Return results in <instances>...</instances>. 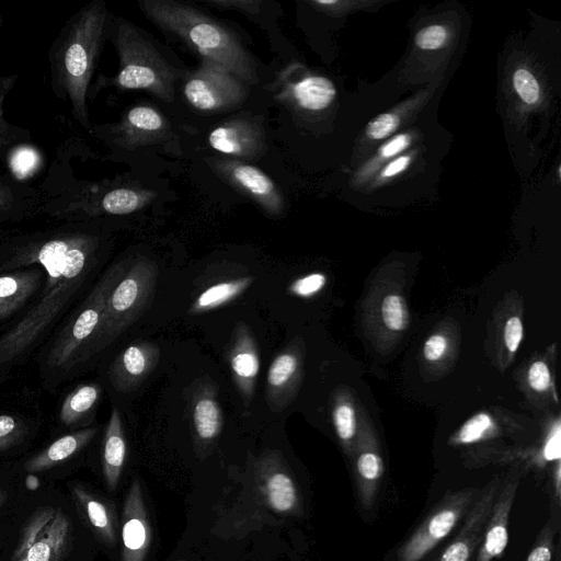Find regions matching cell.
Wrapping results in <instances>:
<instances>
[{
	"label": "cell",
	"mask_w": 561,
	"mask_h": 561,
	"mask_svg": "<svg viewBox=\"0 0 561 561\" xmlns=\"http://www.w3.org/2000/svg\"><path fill=\"white\" fill-rule=\"evenodd\" d=\"M183 93L192 107L204 113L234 108L248 96L245 82L222 67L205 60L185 79Z\"/></svg>",
	"instance_id": "9"
},
{
	"label": "cell",
	"mask_w": 561,
	"mask_h": 561,
	"mask_svg": "<svg viewBox=\"0 0 561 561\" xmlns=\"http://www.w3.org/2000/svg\"><path fill=\"white\" fill-rule=\"evenodd\" d=\"M383 323L390 329L400 331L407 324V311L404 300L398 295H388L381 305Z\"/></svg>",
	"instance_id": "32"
},
{
	"label": "cell",
	"mask_w": 561,
	"mask_h": 561,
	"mask_svg": "<svg viewBox=\"0 0 561 561\" xmlns=\"http://www.w3.org/2000/svg\"><path fill=\"white\" fill-rule=\"evenodd\" d=\"M5 501V494L4 492L0 489V507L3 505Z\"/></svg>",
	"instance_id": "49"
},
{
	"label": "cell",
	"mask_w": 561,
	"mask_h": 561,
	"mask_svg": "<svg viewBox=\"0 0 561 561\" xmlns=\"http://www.w3.org/2000/svg\"><path fill=\"white\" fill-rule=\"evenodd\" d=\"M138 3L148 20L180 38L203 60L222 67L245 83L257 81L251 54L224 24L174 0H141Z\"/></svg>",
	"instance_id": "4"
},
{
	"label": "cell",
	"mask_w": 561,
	"mask_h": 561,
	"mask_svg": "<svg viewBox=\"0 0 561 561\" xmlns=\"http://www.w3.org/2000/svg\"><path fill=\"white\" fill-rule=\"evenodd\" d=\"M399 123V117L396 114H381L369 122L366 127V135L370 139L386 138L398 128Z\"/></svg>",
	"instance_id": "39"
},
{
	"label": "cell",
	"mask_w": 561,
	"mask_h": 561,
	"mask_svg": "<svg viewBox=\"0 0 561 561\" xmlns=\"http://www.w3.org/2000/svg\"><path fill=\"white\" fill-rule=\"evenodd\" d=\"M160 359V347L149 341L129 344L114 358L108 379L118 392L137 390L153 373Z\"/></svg>",
	"instance_id": "19"
},
{
	"label": "cell",
	"mask_w": 561,
	"mask_h": 561,
	"mask_svg": "<svg viewBox=\"0 0 561 561\" xmlns=\"http://www.w3.org/2000/svg\"><path fill=\"white\" fill-rule=\"evenodd\" d=\"M282 81V98L306 111H321L328 107L336 95L335 85L324 77L306 76L291 81L283 76Z\"/></svg>",
	"instance_id": "24"
},
{
	"label": "cell",
	"mask_w": 561,
	"mask_h": 561,
	"mask_svg": "<svg viewBox=\"0 0 561 561\" xmlns=\"http://www.w3.org/2000/svg\"><path fill=\"white\" fill-rule=\"evenodd\" d=\"M513 84L525 103L535 104L538 102L540 88L531 72L523 68L517 69L513 75Z\"/></svg>",
	"instance_id": "35"
},
{
	"label": "cell",
	"mask_w": 561,
	"mask_h": 561,
	"mask_svg": "<svg viewBox=\"0 0 561 561\" xmlns=\"http://www.w3.org/2000/svg\"><path fill=\"white\" fill-rule=\"evenodd\" d=\"M528 382L537 391L546 390L550 385V371L543 362H535L528 370Z\"/></svg>",
	"instance_id": "41"
},
{
	"label": "cell",
	"mask_w": 561,
	"mask_h": 561,
	"mask_svg": "<svg viewBox=\"0 0 561 561\" xmlns=\"http://www.w3.org/2000/svg\"><path fill=\"white\" fill-rule=\"evenodd\" d=\"M501 485L495 478L479 492L465 515V523L455 540L445 549L438 561H470L477 546L481 543L485 523Z\"/></svg>",
	"instance_id": "18"
},
{
	"label": "cell",
	"mask_w": 561,
	"mask_h": 561,
	"mask_svg": "<svg viewBox=\"0 0 561 561\" xmlns=\"http://www.w3.org/2000/svg\"><path fill=\"white\" fill-rule=\"evenodd\" d=\"M25 486L30 491H35L39 486V479L34 473H28L25 479Z\"/></svg>",
	"instance_id": "48"
},
{
	"label": "cell",
	"mask_w": 561,
	"mask_h": 561,
	"mask_svg": "<svg viewBox=\"0 0 561 561\" xmlns=\"http://www.w3.org/2000/svg\"><path fill=\"white\" fill-rule=\"evenodd\" d=\"M43 203L44 196L37 187L0 169V231L9 224L41 216Z\"/></svg>",
	"instance_id": "21"
},
{
	"label": "cell",
	"mask_w": 561,
	"mask_h": 561,
	"mask_svg": "<svg viewBox=\"0 0 561 561\" xmlns=\"http://www.w3.org/2000/svg\"><path fill=\"white\" fill-rule=\"evenodd\" d=\"M185 402L194 448L203 459L210 454L224 428L217 385L206 376L195 379L185 390Z\"/></svg>",
	"instance_id": "12"
},
{
	"label": "cell",
	"mask_w": 561,
	"mask_h": 561,
	"mask_svg": "<svg viewBox=\"0 0 561 561\" xmlns=\"http://www.w3.org/2000/svg\"><path fill=\"white\" fill-rule=\"evenodd\" d=\"M254 282L247 275L214 284L203 290L188 309L190 314H201L217 309L240 297Z\"/></svg>",
	"instance_id": "28"
},
{
	"label": "cell",
	"mask_w": 561,
	"mask_h": 561,
	"mask_svg": "<svg viewBox=\"0 0 561 561\" xmlns=\"http://www.w3.org/2000/svg\"><path fill=\"white\" fill-rule=\"evenodd\" d=\"M216 172L242 194L260 205L267 214L284 211L285 198L273 180L259 168L237 159H217Z\"/></svg>",
	"instance_id": "14"
},
{
	"label": "cell",
	"mask_w": 561,
	"mask_h": 561,
	"mask_svg": "<svg viewBox=\"0 0 561 561\" xmlns=\"http://www.w3.org/2000/svg\"><path fill=\"white\" fill-rule=\"evenodd\" d=\"M558 525L559 523L556 516L551 517L545 524L526 561H551Z\"/></svg>",
	"instance_id": "31"
},
{
	"label": "cell",
	"mask_w": 561,
	"mask_h": 561,
	"mask_svg": "<svg viewBox=\"0 0 561 561\" xmlns=\"http://www.w3.org/2000/svg\"><path fill=\"white\" fill-rule=\"evenodd\" d=\"M325 283V275L311 273L291 282L288 286V293L297 297L308 298L320 291Z\"/></svg>",
	"instance_id": "37"
},
{
	"label": "cell",
	"mask_w": 561,
	"mask_h": 561,
	"mask_svg": "<svg viewBox=\"0 0 561 561\" xmlns=\"http://www.w3.org/2000/svg\"><path fill=\"white\" fill-rule=\"evenodd\" d=\"M127 444L121 412L113 407L107 422L102 448V471L110 491H115L126 460Z\"/></svg>",
	"instance_id": "26"
},
{
	"label": "cell",
	"mask_w": 561,
	"mask_h": 561,
	"mask_svg": "<svg viewBox=\"0 0 561 561\" xmlns=\"http://www.w3.org/2000/svg\"><path fill=\"white\" fill-rule=\"evenodd\" d=\"M11 174H32L41 164L42 156L31 144L22 145L13 149L7 157Z\"/></svg>",
	"instance_id": "30"
},
{
	"label": "cell",
	"mask_w": 561,
	"mask_h": 561,
	"mask_svg": "<svg viewBox=\"0 0 561 561\" xmlns=\"http://www.w3.org/2000/svg\"><path fill=\"white\" fill-rule=\"evenodd\" d=\"M448 31L442 25H431L422 28L415 36L416 45L422 49H437L445 45Z\"/></svg>",
	"instance_id": "38"
},
{
	"label": "cell",
	"mask_w": 561,
	"mask_h": 561,
	"mask_svg": "<svg viewBox=\"0 0 561 561\" xmlns=\"http://www.w3.org/2000/svg\"><path fill=\"white\" fill-rule=\"evenodd\" d=\"M207 140L215 151L237 160L257 159L266 151L264 129L252 118L227 119L210 130Z\"/></svg>",
	"instance_id": "15"
},
{
	"label": "cell",
	"mask_w": 561,
	"mask_h": 561,
	"mask_svg": "<svg viewBox=\"0 0 561 561\" xmlns=\"http://www.w3.org/2000/svg\"><path fill=\"white\" fill-rule=\"evenodd\" d=\"M232 497L218 510L217 536L241 539L266 525L302 515V499L283 454L265 449L249 454Z\"/></svg>",
	"instance_id": "2"
},
{
	"label": "cell",
	"mask_w": 561,
	"mask_h": 561,
	"mask_svg": "<svg viewBox=\"0 0 561 561\" xmlns=\"http://www.w3.org/2000/svg\"><path fill=\"white\" fill-rule=\"evenodd\" d=\"M561 456V432L558 425L543 447V457L547 461L559 460Z\"/></svg>",
	"instance_id": "44"
},
{
	"label": "cell",
	"mask_w": 561,
	"mask_h": 561,
	"mask_svg": "<svg viewBox=\"0 0 561 561\" xmlns=\"http://www.w3.org/2000/svg\"><path fill=\"white\" fill-rule=\"evenodd\" d=\"M158 276L154 261L140 255L130 257L125 273L108 296L100 327L87 345L79 368L108 347L149 309Z\"/></svg>",
	"instance_id": "7"
},
{
	"label": "cell",
	"mask_w": 561,
	"mask_h": 561,
	"mask_svg": "<svg viewBox=\"0 0 561 561\" xmlns=\"http://www.w3.org/2000/svg\"><path fill=\"white\" fill-rule=\"evenodd\" d=\"M517 488V476L501 483L485 523L476 561H493L503 554L508 543V519Z\"/></svg>",
	"instance_id": "20"
},
{
	"label": "cell",
	"mask_w": 561,
	"mask_h": 561,
	"mask_svg": "<svg viewBox=\"0 0 561 561\" xmlns=\"http://www.w3.org/2000/svg\"><path fill=\"white\" fill-rule=\"evenodd\" d=\"M19 80V75H0V159L7 158L19 146L32 142L27 128L14 125L4 117V102Z\"/></svg>",
	"instance_id": "29"
},
{
	"label": "cell",
	"mask_w": 561,
	"mask_h": 561,
	"mask_svg": "<svg viewBox=\"0 0 561 561\" xmlns=\"http://www.w3.org/2000/svg\"><path fill=\"white\" fill-rule=\"evenodd\" d=\"M304 345L291 339L273 358L265 382V401L271 412L284 411L295 399L302 377Z\"/></svg>",
	"instance_id": "13"
},
{
	"label": "cell",
	"mask_w": 561,
	"mask_h": 561,
	"mask_svg": "<svg viewBox=\"0 0 561 561\" xmlns=\"http://www.w3.org/2000/svg\"><path fill=\"white\" fill-rule=\"evenodd\" d=\"M479 492L477 488L447 492L399 548L398 561H420L424 558L467 514Z\"/></svg>",
	"instance_id": "8"
},
{
	"label": "cell",
	"mask_w": 561,
	"mask_h": 561,
	"mask_svg": "<svg viewBox=\"0 0 561 561\" xmlns=\"http://www.w3.org/2000/svg\"><path fill=\"white\" fill-rule=\"evenodd\" d=\"M130 257L112 264L71 309L61 327L43 347L38 366L43 386L56 389L78 371L80 358L94 336L111 291L125 273Z\"/></svg>",
	"instance_id": "5"
},
{
	"label": "cell",
	"mask_w": 561,
	"mask_h": 561,
	"mask_svg": "<svg viewBox=\"0 0 561 561\" xmlns=\"http://www.w3.org/2000/svg\"><path fill=\"white\" fill-rule=\"evenodd\" d=\"M447 348V341L442 335H432L424 344V356L428 360H437Z\"/></svg>",
	"instance_id": "43"
},
{
	"label": "cell",
	"mask_w": 561,
	"mask_h": 561,
	"mask_svg": "<svg viewBox=\"0 0 561 561\" xmlns=\"http://www.w3.org/2000/svg\"><path fill=\"white\" fill-rule=\"evenodd\" d=\"M111 245L105 219L60 221L0 231V274L39 265L45 283L25 312L0 334V376L22 364L70 311Z\"/></svg>",
	"instance_id": "1"
},
{
	"label": "cell",
	"mask_w": 561,
	"mask_h": 561,
	"mask_svg": "<svg viewBox=\"0 0 561 561\" xmlns=\"http://www.w3.org/2000/svg\"><path fill=\"white\" fill-rule=\"evenodd\" d=\"M410 163V158L408 156L399 157L396 160L391 161L382 171L381 175L383 178H391L404 171Z\"/></svg>",
	"instance_id": "46"
},
{
	"label": "cell",
	"mask_w": 561,
	"mask_h": 561,
	"mask_svg": "<svg viewBox=\"0 0 561 561\" xmlns=\"http://www.w3.org/2000/svg\"><path fill=\"white\" fill-rule=\"evenodd\" d=\"M25 424L11 414H0V451H3L23 438Z\"/></svg>",
	"instance_id": "34"
},
{
	"label": "cell",
	"mask_w": 561,
	"mask_h": 561,
	"mask_svg": "<svg viewBox=\"0 0 561 561\" xmlns=\"http://www.w3.org/2000/svg\"><path fill=\"white\" fill-rule=\"evenodd\" d=\"M72 537L71 520L54 506L36 508L22 527L19 542L28 561H64Z\"/></svg>",
	"instance_id": "10"
},
{
	"label": "cell",
	"mask_w": 561,
	"mask_h": 561,
	"mask_svg": "<svg viewBox=\"0 0 561 561\" xmlns=\"http://www.w3.org/2000/svg\"><path fill=\"white\" fill-rule=\"evenodd\" d=\"M112 15L104 0L90 1L66 21L47 53L53 93L70 105L72 117L90 134L88 93Z\"/></svg>",
	"instance_id": "3"
},
{
	"label": "cell",
	"mask_w": 561,
	"mask_h": 561,
	"mask_svg": "<svg viewBox=\"0 0 561 561\" xmlns=\"http://www.w3.org/2000/svg\"><path fill=\"white\" fill-rule=\"evenodd\" d=\"M96 427H83L68 433L24 463L27 473H37L50 469L81 451L96 435Z\"/></svg>",
	"instance_id": "25"
},
{
	"label": "cell",
	"mask_w": 561,
	"mask_h": 561,
	"mask_svg": "<svg viewBox=\"0 0 561 561\" xmlns=\"http://www.w3.org/2000/svg\"><path fill=\"white\" fill-rule=\"evenodd\" d=\"M227 360L232 381L244 408H248L255 393L260 351L251 328L243 321H238L233 328L227 348Z\"/></svg>",
	"instance_id": "17"
},
{
	"label": "cell",
	"mask_w": 561,
	"mask_h": 561,
	"mask_svg": "<svg viewBox=\"0 0 561 561\" xmlns=\"http://www.w3.org/2000/svg\"><path fill=\"white\" fill-rule=\"evenodd\" d=\"M102 387L96 382H84L73 388L64 399L59 421L67 427L88 425L101 399Z\"/></svg>",
	"instance_id": "27"
},
{
	"label": "cell",
	"mask_w": 561,
	"mask_h": 561,
	"mask_svg": "<svg viewBox=\"0 0 561 561\" xmlns=\"http://www.w3.org/2000/svg\"><path fill=\"white\" fill-rule=\"evenodd\" d=\"M108 38L118 56V71L112 78H98L90 85L88 100L110 85L121 90H144L167 103L174 100L178 71L138 27L112 15Z\"/></svg>",
	"instance_id": "6"
},
{
	"label": "cell",
	"mask_w": 561,
	"mask_h": 561,
	"mask_svg": "<svg viewBox=\"0 0 561 561\" xmlns=\"http://www.w3.org/2000/svg\"><path fill=\"white\" fill-rule=\"evenodd\" d=\"M492 420L485 413H479L468 420L456 435V442L459 444H471L484 437L485 433L492 427Z\"/></svg>",
	"instance_id": "33"
},
{
	"label": "cell",
	"mask_w": 561,
	"mask_h": 561,
	"mask_svg": "<svg viewBox=\"0 0 561 561\" xmlns=\"http://www.w3.org/2000/svg\"><path fill=\"white\" fill-rule=\"evenodd\" d=\"M71 494L80 514L98 539L107 547L117 541V519L113 505L81 484L71 488Z\"/></svg>",
	"instance_id": "23"
},
{
	"label": "cell",
	"mask_w": 561,
	"mask_h": 561,
	"mask_svg": "<svg viewBox=\"0 0 561 561\" xmlns=\"http://www.w3.org/2000/svg\"><path fill=\"white\" fill-rule=\"evenodd\" d=\"M410 136L407 134L397 135L380 149V154L385 158L394 156L404 150L410 145Z\"/></svg>",
	"instance_id": "45"
},
{
	"label": "cell",
	"mask_w": 561,
	"mask_h": 561,
	"mask_svg": "<svg viewBox=\"0 0 561 561\" xmlns=\"http://www.w3.org/2000/svg\"><path fill=\"white\" fill-rule=\"evenodd\" d=\"M333 423L341 440L348 442L354 437L356 423L355 413L351 405H336L333 411Z\"/></svg>",
	"instance_id": "36"
},
{
	"label": "cell",
	"mask_w": 561,
	"mask_h": 561,
	"mask_svg": "<svg viewBox=\"0 0 561 561\" xmlns=\"http://www.w3.org/2000/svg\"><path fill=\"white\" fill-rule=\"evenodd\" d=\"M205 3L221 10H238L248 14L257 13L262 4L256 0H206Z\"/></svg>",
	"instance_id": "40"
},
{
	"label": "cell",
	"mask_w": 561,
	"mask_h": 561,
	"mask_svg": "<svg viewBox=\"0 0 561 561\" xmlns=\"http://www.w3.org/2000/svg\"><path fill=\"white\" fill-rule=\"evenodd\" d=\"M45 283V272L36 264L0 274V323L33 302Z\"/></svg>",
	"instance_id": "22"
},
{
	"label": "cell",
	"mask_w": 561,
	"mask_h": 561,
	"mask_svg": "<svg viewBox=\"0 0 561 561\" xmlns=\"http://www.w3.org/2000/svg\"><path fill=\"white\" fill-rule=\"evenodd\" d=\"M11 561H28L25 552V548L18 541V545L13 551Z\"/></svg>",
	"instance_id": "47"
},
{
	"label": "cell",
	"mask_w": 561,
	"mask_h": 561,
	"mask_svg": "<svg viewBox=\"0 0 561 561\" xmlns=\"http://www.w3.org/2000/svg\"><path fill=\"white\" fill-rule=\"evenodd\" d=\"M122 561H145L152 534L140 482L134 478L123 504L121 519Z\"/></svg>",
	"instance_id": "16"
},
{
	"label": "cell",
	"mask_w": 561,
	"mask_h": 561,
	"mask_svg": "<svg viewBox=\"0 0 561 561\" xmlns=\"http://www.w3.org/2000/svg\"><path fill=\"white\" fill-rule=\"evenodd\" d=\"M168 122L160 111L149 105H135L114 124H92V131L113 150H131L162 140Z\"/></svg>",
	"instance_id": "11"
},
{
	"label": "cell",
	"mask_w": 561,
	"mask_h": 561,
	"mask_svg": "<svg viewBox=\"0 0 561 561\" xmlns=\"http://www.w3.org/2000/svg\"><path fill=\"white\" fill-rule=\"evenodd\" d=\"M523 337V324L519 318L511 317L504 329V342L510 352L517 351Z\"/></svg>",
	"instance_id": "42"
}]
</instances>
